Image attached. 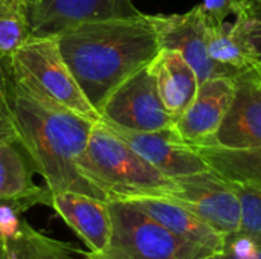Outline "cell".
<instances>
[{
    "label": "cell",
    "mask_w": 261,
    "mask_h": 259,
    "mask_svg": "<svg viewBox=\"0 0 261 259\" xmlns=\"http://www.w3.org/2000/svg\"><path fill=\"white\" fill-rule=\"evenodd\" d=\"M55 37L73 78L98 113L109 95L161 50L156 31L142 12L83 23Z\"/></svg>",
    "instance_id": "6da1fadb"
},
{
    "label": "cell",
    "mask_w": 261,
    "mask_h": 259,
    "mask_svg": "<svg viewBox=\"0 0 261 259\" xmlns=\"http://www.w3.org/2000/svg\"><path fill=\"white\" fill-rule=\"evenodd\" d=\"M8 104L18 142L37 174L43 177L49 194L69 191L106 200L78 169L95 122L24 90L12 79Z\"/></svg>",
    "instance_id": "7a4b0ae2"
},
{
    "label": "cell",
    "mask_w": 261,
    "mask_h": 259,
    "mask_svg": "<svg viewBox=\"0 0 261 259\" xmlns=\"http://www.w3.org/2000/svg\"><path fill=\"white\" fill-rule=\"evenodd\" d=\"M78 169L107 202L148 195L170 197L176 189L173 179L151 166L102 121L93 124Z\"/></svg>",
    "instance_id": "3957f363"
},
{
    "label": "cell",
    "mask_w": 261,
    "mask_h": 259,
    "mask_svg": "<svg viewBox=\"0 0 261 259\" xmlns=\"http://www.w3.org/2000/svg\"><path fill=\"white\" fill-rule=\"evenodd\" d=\"M12 81L92 122L99 121L98 110L83 93L66 64L55 35L34 37L15 52L9 61Z\"/></svg>",
    "instance_id": "277c9868"
},
{
    "label": "cell",
    "mask_w": 261,
    "mask_h": 259,
    "mask_svg": "<svg viewBox=\"0 0 261 259\" xmlns=\"http://www.w3.org/2000/svg\"><path fill=\"white\" fill-rule=\"evenodd\" d=\"M112 238L102 253L84 252L86 259H200L213 252L168 231L127 200H110Z\"/></svg>",
    "instance_id": "5b68a950"
},
{
    "label": "cell",
    "mask_w": 261,
    "mask_h": 259,
    "mask_svg": "<svg viewBox=\"0 0 261 259\" xmlns=\"http://www.w3.org/2000/svg\"><path fill=\"white\" fill-rule=\"evenodd\" d=\"M99 121L128 131H158L174 127L165 110L150 64L122 81L99 108Z\"/></svg>",
    "instance_id": "8992f818"
},
{
    "label": "cell",
    "mask_w": 261,
    "mask_h": 259,
    "mask_svg": "<svg viewBox=\"0 0 261 259\" xmlns=\"http://www.w3.org/2000/svg\"><path fill=\"white\" fill-rule=\"evenodd\" d=\"M176 189L170 195L177 200L216 232L225 241L229 240L240 226V200L228 180L208 169L174 179Z\"/></svg>",
    "instance_id": "52a82bcc"
},
{
    "label": "cell",
    "mask_w": 261,
    "mask_h": 259,
    "mask_svg": "<svg viewBox=\"0 0 261 259\" xmlns=\"http://www.w3.org/2000/svg\"><path fill=\"white\" fill-rule=\"evenodd\" d=\"M28 12L34 37L58 35L83 23L141 14L132 0H32Z\"/></svg>",
    "instance_id": "ba28073f"
},
{
    "label": "cell",
    "mask_w": 261,
    "mask_h": 259,
    "mask_svg": "<svg viewBox=\"0 0 261 259\" xmlns=\"http://www.w3.org/2000/svg\"><path fill=\"white\" fill-rule=\"evenodd\" d=\"M161 49L177 50L196 70L199 84L214 76L232 78L226 69L216 64L206 49V24L200 6H194L185 14L148 15Z\"/></svg>",
    "instance_id": "9c48e42d"
},
{
    "label": "cell",
    "mask_w": 261,
    "mask_h": 259,
    "mask_svg": "<svg viewBox=\"0 0 261 259\" xmlns=\"http://www.w3.org/2000/svg\"><path fill=\"white\" fill-rule=\"evenodd\" d=\"M234 92V79L228 76H214L199 84L194 101L174 122L182 140L194 148L216 145L217 131L231 107Z\"/></svg>",
    "instance_id": "30bf717a"
},
{
    "label": "cell",
    "mask_w": 261,
    "mask_h": 259,
    "mask_svg": "<svg viewBox=\"0 0 261 259\" xmlns=\"http://www.w3.org/2000/svg\"><path fill=\"white\" fill-rule=\"evenodd\" d=\"M110 127V125H109ZM142 159L168 179H177L208 171V163L199 151L185 143L174 127L158 131H128L110 127Z\"/></svg>",
    "instance_id": "8fae6325"
},
{
    "label": "cell",
    "mask_w": 261,
    "mask_h": 259,
    "mask_svg": "<svg viewBox=\"0 0 261 259\" xmlns=\"http://www.w3.org/2000/svg\"><path fill=\"white\" fill-rule=\"evenodd\" d=\"M236 92L217 131L216 145L228 148L261 147V85L255 67L234 78Z\"/></svg>",
    "instance_id": "7c38bea8"
},
{
    "label": "cell",
    "mask_w": 261,
    "mask_h": 259,
    "mask_svg": "<svg viewBox=\"0 0 261 259\" xmlns=\"http://www.w3.org/2000/svg\"><path fill=\"white\" fill-rule=\"evenodd\" d=\"M84 243L89 253H102L112 238V217L106 200L80 194H50L49 205Z\"/></svg>",
    "instance_id": "4fadbf2b"
},
{
    "label": "cell",
    "mask_w": 261,
    "mask_h": 259,
    "mask_svg": "<svg viewBox=\"0 0 261 259\" xmlns=\"http://www.w3.org/2000/svg\"><path fill=\"white\" fill-rule=\"evenodd\" d=\"M127 202H132L133 205L141 208L174 235L196 246H200L213 253L223 252L226 247V241L219 232H216L193 211L171 197L148 195L130 198Z\"/></svg>",
    "instance_id": "5bb4252c"
},
{
    "label": "cell",
    "mask_w": 261,
    "mask_h": 259,
    "mask_svg": "<svg viewBox=\"0 0 261 259\" xmlns=\"http://www.w3.org/2000/svg\"><path fill=\"white\" fill-rule=\"evenodd\" d=\"M150 69L154 75L161 101L176 122L197 95V73L193 66L173 49H161L150 63Z\"/></svg>",
    "instance_id": "9a60e30c"
},
{
    "label": "cell",
    "mask_w": 261,
    "mask_h": 259,
    "mask_svg": "<svg viewBox=\"0 0 261 259\" xmlns=\"http://www.w3.org/2000/svg\"><path fill=\"white\" fill-rule=\"evenodd\" d=\"M35 166L18 140L0 145V202H20L29 208L49 205L50 194L34 182Z\"/></svg>",
    "instance_id": "2e32d148"
},
{
    "label": "cell",
    "mask_w": 261,
    "mask_h": 259,
    "mask_svg": "<svg viewBox=\"0 0 261 259\" xmlns=\"http://www.w3.org/2000/svg\"><path fill=\"white\" fill-rule=\"evenodd\" d=\"M0 259H86L84 252L44 235L21 218L18 231L11 237L0 235Z\"/></svg>",
    "instance_id": "e0dca14e"
},
{
    "label": "cell",
    "mask_w": 261,
    "mask_h": 259,
    "mask_svg": "<svg viewBox=\"0 0 261 259\" xmlns=\"http://www.w3.org/2000/svg\"><path fill=\"white\" fill-rule=\"evenodd\" d=\"M210 169L231 183H242L261 188V147L228 148L206 145L196 148Z\"/></svg>",
    "instance_id": "ac0fdd59"
},
{
    "label": "cell",
    "mask_w": 261,
    "mask_h": 259,
    "mask_svg": "<svg viewBox=\"0 0 261 259\" xmlns=\"http://www.w3.org/2000/svg\"><path fill=\"white\" fill-rule=\"evenodd\" d=\"M206 49L210 58L232 73L234 78L257 67L248 46L239 34L237 20L206 24Z\"/></svg>",
    "instance_id": "d6986e66"
},
{
    "label": "cell",
    "mask_w": 261,
    "mask_h": 259,
    "mask_svg": "<svg viewBox=\"0 0 261 259\" xmlns=\"http://www.w3.org/2000/svg\"><path fill=\"white\" fill-rule=\"evenodd\" d=\"M231 186L240 200L242 214L239 231L226 240L225 252L239 256L261 246V188L242 183H231Z\"/></svg>",
    "instance_id": "ffe728a7"
},
{
    "label": "cell",
    "mask_w": 261,
    "mask_h": 259,
    "mask_svg": "<svg viewBox=\"0 0 261 259\" xmlns=\"http://www.w3.org/2000/svg\"><path fill=\"white\" fill-rule=\"evenodd\" d=\"M31 35L26 0H0V56L11 61Z\"/></svg>",
    "instance_id": "44dd1931"
},
{
    "label": "cell",
    "mask_w": 261,
    "mask_h": 259,
    "mask_svg": "<svg viewBox=\"0 0 261 259\" xmlns=\"http://www.w3.org/2000/svg\"><path fill=\"white\" fill-rule=\"evenodd\" d=\"M237 29L257 67H261V0H242Z\"/></svg>",
    "instance_id": "7402d4cb"
},
{
    "label": "cell",
    "mask_w": 261,
    "mask_h": 259,
    "mask_svg": "<svg viewBox=\"0 0 261 259\" xmlns=\"http://www.w3.org/2000/svg\"><path fill=\"white\" fill-rule=\"evenodd\" d=\"M242 0H203L199 6L206 24L237 20Z\"/></svg>",
    "instance_id": "603a6c76"
},
{
    "label": "cell",
    "mask_w": 261,
    "mask_h": 259,
    "mask_svg": "<svg viewBox=\"0 0 261 259\" xmlns=\"http://www.w3.org/2000/svg\"><path fill=\"white\" fill-rule=\"evenodd\" d=\"M12 140H18V134L6 98L0 99V145Z\"/></svg>",
    "instance_id": "cb8c5ba5"
},
{
    "label": "cell",
    "mask_w": 261,
    "mask_h": 259,
    "mask_svg": "<svg viewBox=\"0 0 261 259\" xmlns=\"http://www.w3.org/2000/svg\"><path fill=\"white\" fill-rule=\"evenodd\" d=\"M11 66L9 61L3 60L0 56V99H6L8 98V92H9V85H11Z\"/></svg>",
    "instance_id": "d4e9b609"
},
{
    "label": "cell",
    "mask_w": 261,
    "mask_h": 259,
    "mask_svg": "<svg viewBox=\"0 0 261 259\" xmlns=\"http://www.w3.org/2000/svg\"><path fill=\"white\" fill-rule=\"evenodd\" d=\"M237 259H261V246L255 249H249L246 252H243L242 255L236 256Z\"/></svg>",
    "instance_id": "484cf974"
},
{
    "label": "cell",
    "mask_w": 261,
    "mask_h": 259,
    "mask_svg": "<svg viewBox=\"0 0 261 259\" xmlns=\"http://www.w3.org/2000/svg\"><path fill=\"white\" fill-rule=\"evenodd\" d=\"M200 259H237L234 255H231V253H228V252H216V253H210V255H206V256H203V258Z\"/></svg>",
    "instance_id": "4316f807"
},
{
    "label": "cell",
    "mask_w": 261,
    "mask_h": 259,
    "mask_svg": "<svg viewBox=\"0 0 261 259\" xmlns=\"http://www.w3.org/2000/svg\"><path fill=\"white\" fill-rule=\"evenodd\" d=\"M255 73H257V78H258V82L261 85V67H255Z\"/></svg>",
    "instance_id": "83f0119b"
},
{
    "label": "cell",
    "mask_w": 261,
    "mask_h": 259,
    "mask_svg": "<svg viewBox=\"0 0 261 259\" xmlns=\"http://www.w3.org/2000/svg\"><path fill=\"white\" fill-rule=\"evenodd\" d=\"M29 2H32V0H26V3H29Z\"/></svg>",
    "instance_id": "f1b7e54d"
}]
</instances>
